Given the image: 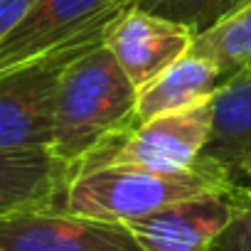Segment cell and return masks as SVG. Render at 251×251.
Instances as JSON below:
<instances>
[{"label": "cell", "mask_w": 251, "mask_h": 251, "mask_svg": "<svg viewBox=\"0 0 251 251\" xmlns=\"http://www.w3.org/2000/svg\"><path fill=\"white\" fill-rule=\"evenodd\" d=\"M138 89L103 45L67 64L57 89L50 153L72 170L108 138L136 126Z\"/></svg>", "instance_id": "6da1fadb"}, {"label": "cell", "mask_w": 251, "mask_h": 251, "mask_svg": "<svg viewBox=\"0 0 251 251\" xmlns=\"http://www.w3.org/2000/svg\"><path fill=\"white\" fill-rule=\"evenodd\" d=\"M239 182L217 163L200 158L187 170L163 173L128 165H108L76 173L64 192L62 209L128 224L168 204L209 192H234Z\"/></svg>", "instance_id": "7a4b0ae2"}, {"label": "cell", "mask_w": 251, "mask_h": 251, "mask_svg": "<svg viewBox=\"0 0 251 251\" xmlns=\"http://www.w3.org/2000/svg\"><path fill=\"white\" fill-rule=\"evenodd\" d=\"M133 3L123 0L72 40L0 74V153L50 151L62 72L79 54L103 45L108 25Z\"/></svg>", "instance_id": "3957f363"}, {"label": "cell", "mask_w": 251, "mask_h": 251, "mask_svg": "<svg viewBox=\"0 0 251 251\" xmlns=\"http://www.w3.org/2000/svg\"><path fill=\"white\" fill-rule=\"evenodd\" d=\"M209 131L212 101L131 126L128 131L101 143L76 168V173L108 165H128L163 173L187 170L202 158V151L209 141Z\"/></svg>", "instance_id": "277c9868"}, {"label": "cell", "mask_w": 251, "mask_h": 251, "mask_svg": "<svg viewBox=\"0 0 251 251\" xmlns=\"http://www.w3.org/2000/svg\"><path fill=\"white\" fill-rule=\"evenodd\" d=\"M0 251H143L131 229L54 209H25L0 219Z\"/></svg>", "instance_id": "5b68a950"}, {"label": "cell", "mask_w": 251, "mask_h": 251, "mask_svg": "<svg viewBox=\"0 0 251 251\" xmlns=\"http://www.w3.org/2000/svg\"><path fill=\"white\" fill-rule=\"evenodd\" d=\"M192 32L128 5L106 30L103 47L141 91L192 47Z\"/></svg>", "instance_id": "8992f818"}, {"label": "cell", "mask_w": 251, "mask_h": 251, "mask_svg": "<svg viewBox=\"0 0 251 251\" xmlns=\"http://www.w3.org/2000/svg\"><path fill=\"white\" fill-rule=\"evenodd\" d=\"M236 212V190L197 195L128 222L143 251H209Z\"/></svg>", "instance_id": "52a82bcc"}, {"label": "cell", "mask_w": 251, "mask_h": 251, "mask_svg": "<svg viewBox=\"0 0 251 251\" xmlns=\"http://www.w3.org/2000/svg\"><path fill=\"white\" fill-rule=\"evenodd\" d=\"M123 3V0H121ZM118 3L108 0H37L0 42V74L15 69L79 35Z\"/></svg>", "instance_id": "ba28073f"}, {"label": "cell", "mask_w": 251, "mask_h": 251, "mask_svg": "<svg viewBox=\"0 0 251 251\" xmlns=\"http://www.w3.org/2000/svg\"><path fill=\"white\" fill-rule=\"evenodd\" d=\"M72 170L50 151L0 153V219L25 209L64 204Z\"/></svg>", "instance_id": "9c48e42d"}, {"label": "cell", "mask_w": 251, "mask_h": 251, "mask_svg": "<svg viewBox=\"0 0 251 251\" xmlns=\"http://www.w3.org/2000/svg\"><path fill=\"white\" fill-rule=\"evenodd\" d=\"M222 84L224 76L209 59L187 52L138 91L136 121L143 123L158 116H168V113H177L207 103L214 99Z\"/></svg>", "instance_id": "30bf717a"}, {"label": "cell", "mask_w": 251, "mask_h": 251, "mask_svg": "<svg viewBox=\"0 0 251 251\" xmlns=\"http://www.w3.org/2000/svg\"><path fill=\"white\" fill-rule=\"evenodd\" d=\"M251 153V79L229 76L212 99V131L202 158L239 180V165Z\"/></svg>", "instance_id": "8fae6325"}, {"label": "cell", "mask_w": 251, "mask_h": 251, "mask_svg": "<svg viewBox=\"0 0 251 251\" xmlns=\"http://www.w3.org/2000/svg\"><path fill=\"white\" fill-rule=\"evenodd\" d=\"M190 52L209 59L222 72L224 81L251 64V0L217 27L197 35Z\"/></svg>", "instance_id": "7c38bea8"}, {"label": "cell", "mask_w": 251, "mask_h": 251, "mask_svg": "<svg viewBox=\"0 0 251 251\" xmlns=\"http://www.w3.org/2000/svg\"><path fill=\"white\" fill-rule=\"evenodd\" d=\"M246 3L249 0H136L133 5L143 13L170 20L197 37L217 27Z\"/></svg>", "instance_id": "4fadbf2b"}, {"label": "cell", "mask_w": 251, "mask_h": 251, "mask_svg": "<svg viewBox=\"0 0 251 251\" xmlns=\"http://www.w3.org/2000/svg\"><path fill=\"white\" fill-rule=\"evenodd\" d=\"M209 251H251V200L241 185L236 187V212Z\"/></svg>", "instance_id": "5bb4252c"}, {"label": "cell", "mask_w": 251, "mask_h": 251, "mask_svg": "<svg viewBox=\"0 0 251 251\" xmlns=\"http://www.w3.org/2000/svg\"><path fill=\"white\" fill-rule=\"evenodd\" d=\"M37 0H0V42H3Z\"/></svg>", "instance_id": "9a60e30c"}, {"label": "cell", "mask_w": 251, "mask_h": 251, "mask_svg": "<svg viewBox=\"0 0 251 251\" xmlns=\"http://www.w3.org/2000/svg\"><path fill=\"white\" fill-rule=\"evenodd\" d=\"M239 177H251V153L244 158V163L239 165Z\"/></svg>", "instance_id": "2e32d148"}, {"label": "cell", "mask_w": 251, "mask_h": 251, "mask_svg": "<svg viewBox=\"0 0 251 251\" xmlns=\"http://www.w3.org/2000/svg\"><path fill=\"white\" fill-rule=\"evenodd\" d=\"M239 74H244V76H249V79H251V64H246V67H244Z\"/></svg>", "instance_id": "e0dca14e"}, {"label": "cell", "mask_w": 251, "mask_h": 251, "mask_svg": "<svg viewBox=\"0 0 251 251\" xmlns=\"http://www.w3.org/2000/svg\"><path fill=\"white\" fill-rule=\"evenodd\" d=\"M244 195H246V197L251 200V185H246V187H244Z\"/></svg>", "instance_id": "ac0fdd59"}, {"label": "cell", "mask_w": 251, "mask_h": 251, "mask_svg": "<svg viewBox=\"0 0 251 251\" xmlns=\"http://www.w3.org/2000/svg\"><path fill=\"white\" fill-rule=\"evenodd\" d=\"M108 3H121V0H108Z\"/></svg>", "instance_id": "d6986e66"}]
</instances>
